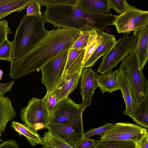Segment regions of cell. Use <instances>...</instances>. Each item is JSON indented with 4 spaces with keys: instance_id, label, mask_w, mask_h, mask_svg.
Wrapping results in <instances>:
<instances>
[{
    "instance_id": "8d00e7d4",
    "label": "cell",
    "mask_w": 148,
    "mask_h": 148,
    "mask_svg": "<svg viewBox=\"0 0 148 148\" xmlns=\"http://www.w3.org/2000/svg\"><path fill=\"white\" fill-rule=\"evenodd\" d=\"M0 148H20L15 140L11 139L0 144Z\"/></svg>"
},
{
    "instance_id": "836d02e7",
    "label": "cell",
    "mask_w": 148,
    "mask_h": 148,
    "mask_svg": "<svg viewBox=\"0 0 148 148\" xmlns=\"http://www.w3.org/2000/svg\"><path fill=\"white\" fill-rule=\"evenodd\" d=\"M96 145L95 140L83 138L76 148H95Z\"/></svg>"
},
{
    "instance_id": "277c9868",
    "label": "cell",
    "mask_w": 148,
    "mask_h": 148,
    "mask_svg": "<svg viewBox=\"0 0 148 148\" xmlns=\"http://www.w3.org/2000/svg\"><path fill=\"white\" fill-rule=\"evenodd\" d=\"M122 61L119 69L127 81L135 101L138 104L148 89V81L143 73L136 56L130 54Z\"/></svg>"
},
{
    "instance_id": "603a6c76",
    "label": "cell",
    "mask_w": 148,
    "mask_h": 148,
    "mask_svg": "<svg viewBox=\"0 0 148 148\" xmlns=\"http://www.w3.org/2000/svg\"><path fill=\"white\" fill-rule=\"evenodd\" d=\"M103 40L100 31L95 29L90 35L85 48L83 62L84 65Z\"/></svg>"
},
{
    "instance_id": "9a60e30c",
    "label": "cell",
    "mask_w": 148,
    "mask_h": 148,
    "mask_svg": "<svg viewBox=\"0 0 148 148\" xmlns=\"http://www.w3.org/2000/svg\"><path fill=\"white\" fill-rule=\"evenodd\" d=\"M121 75L122 73L119 69L98 75L97 78L98 87L101 93H111L119 90Z\"/></svg>"
},
{
    "instance_id": "d6a6232c",
    "label": "cell",
    "mask_w": 148,
    "mask_h": 148,
    "mask_svg": "<svg viewBox=\"0 0 148 148\" xmlns=\"http://www.w3.org/2000/svg\"><path fill=\"white\" fill-rule=\"evenodd\" d=\"M45 97L46 99L48 110L51 114L56 108L59 102L56 95L53 92L50 93H46Z\"/></svg>"
},
{
    "instance_id": "30bf717a",
    "label": "cell",
    "mask_w": 148,
    "mask_h": 148,
    "mask_svg": "<svg viewBox=\"0 0 148 148\" xmlns=\"http://www.w3.org/2000/svg\"><path fill=\"white\" fill-rule=\"evenodd\" d=\"M147 129L132 123L118 122L107 131L100 138L103 140L135 141L147 132Z\"/></svg>"
},
{
    "instance_id": "52a82bcc",
    "label": "cell",
    "mask_w": 148,
    "mask_h": 148,
    "mask_svg": "<svg viewBox=\"0 0 148 148\" xmlns=\"http://www.w3.org/2000/svg\"><path fill=\"white\" fill-rule=\"evenodd\" d=\"M69 50L59 53L41 69L42 73L41 82L46 88L47 93L53 92L61 80Z\"/></svg>"
},
{
    "instance_id": "d590c367",
    "label": "cell",
    "mask_w": 148,
    "mask_h": 148,
    "mask_svg": "<svg viewBox=\"0 0 148 148\" xmlns=\"http://www.w3.org/2000/svg\"><path fill=\"white\" fill-rule=\"evenodd\" d=\"M14 83L13 80L5 83H0V97L3 96L5 93L10 91Z\"/></svg>"
},
{
    "instance_id": "e575fe53",
    "label": "cell",
    "mask_w": 148,
    "mask_h": 148,
    "mask_svg": "<svg viewBox=\"0 0 148 148\" xmlns=\"http://www.w3.org/2000/svg\"><path fill=\"white\" fill-rule=\"evenodd\" d=\"M135 142L136 148H148V132L143 137L136 139Z\"/></svg>"
},
{
    "instance_id": "7a4b0ae2",
    "label": "cell",
    "mask_w": 148,
    "mask_h": 148,
    "mask_svg": "<svg viewBox=\"0 0 148 148\" xmlns=\"http://www.w3.org/2000/svg\"><path fill=\"white\" fill-rule=\"evenodd\" d=\"M46 23L55 27L66 28L82 32L90 27L100 31L111 25V14L87 12L75 5H64L47 7L44 12Z\"/></svg>"
},
{
    "instance_id": "5b68a950",
    "label": "cell",
    "mask_w": 148,
    "mask_h": 148,
    "mask_svg": "<svg viewBox=\"0 0 148 148\" xmlns=\"http://www.w3.org/2000/svg\"><path fill=\"white\" fill-rule=\"evenodd\" d=\"M51 115L45 97L40 99L33 97L28 102L27 105L21 109L20 118L37 132L46 128L50 123Z\"/></svg>"
},
{
    "instance_id": "5bb4252c",
    "label": "cell",
    "mask_w": 148,
    "mask_h": 148,
    "mask_svg": "<svg viewBox=\"0 0 148 148\" xmlns=\"http://www.w3.org/2000/svg\"><path fill=\"white\" fill-rule=\"evenodd\" d=\"M98 75L92 67L85 68L82 71L80 78V94L82 97L81 104L83 108H86L91 104L94 91L98 87Z\"/></svg>"
},
{
    "instance_id": "484cf974",
    "label": "cell",
    "mask_w": 148,
    "mask_h": 148,
    "mask_svg": "<svg viewBox=\"0 0 148 148\" xmlns=\"http://www.w3.org/2000/svg\"><path fill=\"white\" fill-rule=\"evenodd\" d=\"M14 43L8 39L0 45V60L10 61L12 60Z\"/></svg>"
},
{
    "instance_id": "7402d4cb",
    "label": "cell",
    "mask_w": 148,
    "mask_h": 148,
    "mask_svg": "<svg viewBox=\"0 0 148 148\" xmlns=\"http://www.w3.org/2000/svg\"><path fill=\"white\" fill-rule=\"evenodd\" d=\"M148 89L141 101L138 104L131 118L138 125L148 128Z\"/></svg>"
},
{
    "instance_id": "2e32d148",
    "label": "cell",
    "mask_w": 148,
    "mask_h": 148,
    "mask_svg": "<svg viewBox=\"0 0 148 148\" xmlns=\"http://www.w3.org/2000/svg\"><path fill=\"white\" fill-rule=\"evenodd\" d=\"M101 34L103 40L84 64V68L93 66L98 59L106 54L116 41L113 35L106 33L104 31L101 32Z\"/></svg>"
},
{
    "instance_id": "4316f807",
    "label": "cell",
    "mask_w": 148,
    "mask_h": 148,
    "mask_svg": "<svg viewBox=\"0 0 148 148\" xmlns=\"http://www.w3.org/2000/svg\"><path fill=\"white\" fill-rule=\"evenodd\" d=\"M95 29H96L90 27L80 32L81 36L76 41L71 48L77 49H85L90 35Z\"/></svg>"
},
{
    "instance_id": "3957f363",
    "label": "cell",
    "mask_w": 148,
    "mask_h": 148,
    "mask_svg": "<svg viewBox=\"0 0 148 148\" xmlns=\"http://www.w3.org/2000/svg\"><path fill=\"white\" fill-rule=\"evenodd\" d=\"M45 23L44 15L22 17L13 41L12 60L25 55L47 35L49 31L45 28Z\"/></svg>"
},
{
    "instance_id": "ffe728a7",
    "label": "cell",
    "mask_w": 148,
    "mask_h": 148,
    "mask_svg": "<svg viewBox=\"0 0 148 148\" xmlns=\"http://www.w3.org/2000/svg\"><path fill=\"white\" fill-rule=\"evenodd\" d=\"M119 90L121 91L126 107L123 114L131 118L137 107L136 103L129 84L123 75L121 77Z\"/></svg>"
},
{
    "instance_id": "8992f818",
    "label": "cell",
    "mask_w": 148,
    "mask_h": 148,
    "mask_svg": "<svg viewBox=\"0 0 148 148\" xmlns=\"http://www.w3.org/2000/svg\"><path fill=\"white\" fill-rule=\"evenodd\" d=\"M148 24V11L129 4L121 14L115 15L112 22L118 32L127 33L139 30Z\"/></svg>"
},
{
    "instance_id": "e0dca14e",
    "label": "cell",
    "mask_w": 148,
    "mask_h": 148,
    "mask_svg": "<svg viewBox=\"0 0 148 148\" xmlns=\"http://www.w3.org/2000/svg\"><path fill=\"white\" fill-rule=\"evenodd\" d=\"M75 5L82 10L90 12L111 14L108 0H77Z\"/></svg>"
},
{
    "instance_id": "ba28073f",
    "label": "cell",
    "mask_w": 148,
    "mask_h": 148,
    "mask_svg": "<svg viewBox=\"0 0 148 148\" xmlns=\"http://www.w3.org/2000/svg\"><path fill=\"white\" fill-rule=\"evenodd\" d=\"M85 110L83 109L77 119L71 123L62 125L49 123L46 129L71 147L76 148L83 138L82 114Z\"/></svg>"
},
{
    "instance_id": "f35d334b",
    "label": "cell",
    "mask_w": 148,
    "mask_h": 148,
    "mask_svg": "<svg viewBox=\"0 0 148 148\" xmlns=\"http://www.w3.org/2000/svg\"><path fill=\"white\" fill-rule=\"evenodd\" d=\"M3 74V71L1 69H0V80H1Z\"/></svg>"
},
{
    "instance_id": "4fadbf2b",
    "label": "cell",
    "mask_w": 148,
    "mask_h": 148,
    "mask_svg": "<svg viewBox=\"0 0 148 148\" xmlns=\"http://www.w3.org/2000/svg\"><path fill=\"white\" fill-rule=\"evenodd\" d=\"M130 54L137 57L143 70L148 58V24L139 30L133 32Z\"/></svg>"
},
{
    "instance_id": "83f0119b",
    "label": "cell",
    "mask_w": 148,
    "mask_h": 148,
    "mask_svg": "<svg viewBox=\"0 0 148 148\" xmlns=\"http://www.w3.org/2000/svg\"><path fill=\"white\" fill-rule=\"evenodd\" d=\"M114 123H107L99 127L91 129L87 131L83 134V138H89L93 136L97 135L103 136L104 134L112 127Z\"/></svg>"
},
{
    "instance_id": "4dcf8cb0",
    "label": "cell",
    "mask_w": 148,
    "mask_h": 148,
    "mask_svg": "<svg viewBox=\"0 0 148 148\" xmlns=\"http://www.w3.org/2000/svg\"><path fill=\"white\" fill-rule=\"evenodd\" d=\"M41 4L38 0H35L30 4L27 8V15L39 16L42 15Z\"/></svg>"
},
{
    "instance_id": "44dd1931",
    "label": "cell",
    "mask_w": 148,
    "mask_h": 148,
    "mask_svg": "<svg viewBox=\"0 0 148 148\" xmlns=\"http://www.w3.org/2000/svg\"><path fill=\"white\" fill-rule=\"evenodd\" d=\"M11 126L20 136H24L32 146H36L37 144L42 145L40 136L26 123L12 121Z\"/></svg>"
},
{
    "instance_id": "8fae6325",
    "label": "cell",
    "mask_w": 148,
    "mask_h": 148,
    "mask_svg": "<svg viewBox=\"0 0 148 148\" xmlns=\"http://www.w3.org/2000/svg\"><path fill=\"white\" fill-rule=\"evenodd\" d=\"M86 108L68 97L60 101L51 112L50 123L65 125L72 123Z\"/></svg>"
},
{
    "instance_id": "f1b7e54d",
    "label": "cell",
    "mask_w": 148,
    "mask_h": 148,
    "mask_svg": "<svg viewBox=\"0 0 148 148\" xmlns=\"http://www.w3.org/2000/svg\"><path fill=\"white\" fill-rule=\"evenodd\" d=\"M108 1L110 9L120 14L125 11L129 5L125 0H108Z\"/></svg>"
},
{
    "instance_id": "1f68e13d",
    "label": "cell",
    "mask_w": 148,
    "mask_h": 148,
    "mask_svg": "<svg viewBox=\"0 0 148 148\" xmlns=\"http://www.w3.org/2000/svg\"><path fill=\"white\" fill-rule=\"evenodd\" d=\"M8 25V21L4 19L0 21V45L6 40L8 36L13 32Z\"/></svg>"
},
{
    "instance_id": "ab89813d",
    "label": "cell",
    "mask_w": 148,
    "mask_h": 148,
    "mask_svg": "<svg viewBox=\"0 0 148 148\" xmlns=\"http://www.w3.org/2000/svg\"><path fill=\"white\" fill-rule=\"evenodd\" d=\"M2 134V133H1V132H0V141L1 140V135Z\"/></svg>"
},
{
    "instance_id": "7c38bea8",
    "label": "cell",
    "mask_w": 148,
    "mask_h": 148,
    "mask_svg": "<svg viewBox=\"0 0 148 148\" xmlns=\"http://www.w3.org/2000/svg\"><path fill=\"white\" fill-rule=\"evenodd\" d=\"M84 66L69 69L62 76L61 80L53 92L59 102L68 97L79 84Z\"/></svg>"
},
{
    "instance_id": "9c48e42d",
    "label": "cell",
    "mask_w": 148,
    "mask_h": 148,
    "mask_svg": "<svg viewBox=\"0 0 148 148\" xmlns=\"http://www.w3.org/2000/svg\"><path fill=\"white\" fill-rule=\"evenodd\" d=\"M132 36L124 35L103 56L97 71L101 74L112 71L130 53Z\"/></svg>"
},
{
    "instance_id": "d4e9b609",
    "label": "cell",
    "mask_w": 148,
    "mask_h": 148,
    "mask_svg": "<svg viewBox=\"0 0 148 148\" xmlns=\"http://www.w3.org/2000/svg\"><path fill=\"white\" fill-rule=\"evenodd\" d=\"M41 139L43 146L49 145L56 148H74L49 131L44 133Z\"/></svg>"
},
{
    "instance_id": "f546056e",
    "label": "cell",
    "mask_w": 148,
    "mask_h": 148,
    "mask_svg": "<svg viewBox=\"0 0 148 148\" xmlns=\"http://www.w3.org/2000/svg\"><path fill=\"white\" fill-rule=\"evenodd\" d=\"M77 0H41L39 1L41 5L47 7L64 5H75Z\"/></svg>"
},
{
    "instance_id": "6da1fadb",
    "label": "cell",
    "mask_w": 148,
    "mask_h": 148,
    "mask_svg": "<svg viewBox=\"0 0 148 148\" xmlns=\"http://www.w3.org/2000/svg\"><path fill=\"white\" fill-rule=\"evenodd\" d=\"M81 32L58 27L49 32L32 49L18 59L10 62L9 72L12 79L20 78L38 71L62 52L71 49Z\"/></svg>"
},
{
    "instance_id": "ac0fdd59",
    "label": "cell",
    "mask_w": 148,
    "mask_h": 148,
    "mask_svg": "<svg viewBox=\"0 0 148 148\" xmlns=\"http://www.w3.org/2000/svg\"><path fill=\"white\" fill-rule=\"evenodd\" d=\"M16 114L11 99L0 97V132L2 134L5 130L8 123L14 119Z\"/></svg>"
},
{
    "instance_id": "cb8c5ba5",
    "label": "cell",
    "mask_w": 148,
    "mask_h": 148,
    "mask_svg": "<svg viewBox=\"0 0 148 148\" xmlns=\"http://www.w3.org/2000/svg\"><path fill=\"white\" fill-rule=\"evenodd\" d=\"M95 148H136L134 140H98Z\"/></svg>"
},
{
    "instance_id": "d6986e66",
    "label": "cell",
    "mask_w": 148,
    "mask_h": 148,
    "mask_svg": "<svg viewBox=\"0 0 148 148\" xmlns=\"http://www.w3.org/2000/svg\"><path fill=\"white\" fill-rule=\"evenodd\" d=\"M35 0H0V21L12 13L20 12Z\"/></svg>"
},
{
    "instance_id": "74e56055",
    "label": "cell",
    "mask_w": 148,
    "mask_h": 148,
    "mask_svg": "<svg viewBox=\"0 0 148 148\" xmlns=\"http://www.w3.org/2000/svg\"><path fill=\"white\" fill-rule=\"evenodd\" d=\"M43 148H56L54 147L49 145H43Z\"/></svg>"
}]
</instances>
